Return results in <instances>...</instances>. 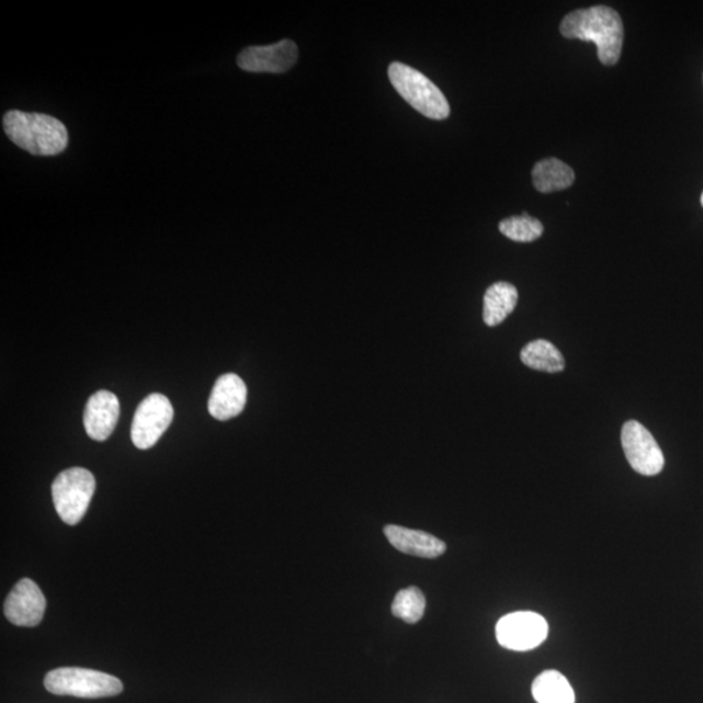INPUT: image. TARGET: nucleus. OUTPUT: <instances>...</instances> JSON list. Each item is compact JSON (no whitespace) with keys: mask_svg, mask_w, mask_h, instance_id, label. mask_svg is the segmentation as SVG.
<instances>
[{"mask_svg":"<svg viewBox=\"0 0 703 703\" xmlns=\"http://www.w3.org/2000/svg\"><path fill=\"white\" fill-rule=\"evenodd\" d=\"M121 416V402L117 396L110 392L95 393L88 400L83 412V424L92 440L103 442L109 440L116 428Z\"/></svg>","mask_w":703,"mask_h":703,"instance_id":"f8f14e48","label":"nucleus"},{"mask_svg":"<svg viewBox=\"0 0 703 703\" xmlns=\"http://www.w3.org/2000/svg\"><path fill=\"white\" fill-rule=\"evenodd\" d=\"M532 177L535 190L541 193L567 190L575 183L574 170L556 158L543 159L535 165Z\"/></svg>","mask_w":703,"mask_h":703,"instance_id":"2eb2a0df","label":"nucleus"},{"mask_svg":"<svg viewBox=\"0 0 703 703\" xmlns=\"http://www.w3.org/2000/svg\"><path fill=\"white\" fill-rule=\"evenodd\" d=\"M701 205L703 206V193H702V196H701Z\"/></svg>","mask_w":703,"mask_h":703,"instance_id":"aec40b11","label":"nucleus"},{"mask_svg":"<svg viewBox=\"0 0 703 703\" xmlns=\"http://www.w3.org/2000/svg\"><path fill=\"white\" fill-rule=\"evenodd\" d=\"M622 445L626 461L639 475L651 477L662 472L664 452L643 423L628 421L623 424Z\"/></svg>","mask_w":703,"mask_h":703,"instance_id":"6e6552de","label":"nucleus"},{"mask_svg":"<svg viewBox=\"0 0 703 703\" xmlns=\"http://www.w3.org/2000/svg\"><path fill=\"white\" fill-rule=\"evenodd\" d=\"M173 420V408L162 394H151L138 406L132 422V442L140 450H149L161 440Z\"/></svg>","mask_w":703,"mask_h":703,"instance_id":"423d86ee","label":"nucleus"},{"mask_svg":"<svg viewBox=\"0 0 703 703\" xmlns=\"http://www.w3.org/2000/svg\"><path fill=\"white\" fill-rule=\"evenodd\" d=\"M427 609V600L419 588L410 587L402 589L396 594L393 602V614L408 624H416L421 621Z\"/></svg>","mask_w":703,"mask_h":703,"instance_id":"a211bd4d","label":"nucleus"},{"mask_svg":"<svg viewBox=\"0 0 703 703\" xmlns=\"http://www.w3.org/2000/svg\"><path fill=\"white\" fill-rule=\"evenodd\" d=\"M532 693L538 703H575V692L569 681L558 671L549 670L534 680Z\"/></svg>","mask_w":703,"mask_h":703,"instance_id":"f3484780","label":"nucleus"},{"mask_svg":"<svg viewBox=\"0 0 703 703\" xmlns=\"http://www.w3.org/2000/svg\"><path fill=\"white\" fill-rule=\"evenodd\" d=\"M3 127L13 144L33 156H57L68 146L66 125L50 115L9 111Z\"/></svg>","mask_w":703,"mask_h":703,"instance_id":"f03ea898","label":"nucleus"},{"mask_svg":"<svg viewBox=\"0 0 703 703\" xmlns=\"http://www.w3.org/2000/svg\"><path fill=\"white\" fill-rule=\"evenodd\" d=\"M298 59V47L294 41L282 39L269 46H250L238 57L242 71L253 73H284Z\"/></svg>","mask_w":703,"mask_h":703,"instance_id":"1a4fd4ad","label":"nucleus"},{"mask_svg":"<svg viewBox=\"0 0 703 703\" xmlns=\"http://www.w3.org/2000/svg\"><path fill=\"white\" fill-rule=\"evenodd\" d=\"M560 33L568 39L594 42L604 66H615L621 59L624 26L621 15L611 7L594 5L568 13L562 21Z\"/></svg>","mask_w":703,"mask_h":703,"instance_id":"f257e3e1","label":"nucleus"},{"mask_svg":"<svg viewBox=\"0 0 703 703\" xmlns=\"http://www.w3.org/2000/svg\"><path fill=\"white\" fill-rule=\"evenodd\" d=\"M45 611L46 598L31 579L20 580L4 603L5 617L18 626H37Z\"/></svg>","mask_w":703,"mask_h":703,"instance_id":"9d476101","label":"nucleus"},{"mask_svg":"<svg viewBox=\"0 0 703 703\" xmlns=\"http://www.w3.org/2000/svg\"><path fill=\"white\" fill-rule=\"evenodd\" d=\"M95 491V478L88 469L71 468L55 478L52 494L55 510L68 525L79 524Z\"/></svg>","mask_w":703,"mask_h":703,"instance_id":"39448f33","label":"nucleus"},{"mask_svg":"<svg viewBox=\"0 0 703 703\" xmlns=\"http://www.w3.org/2000/svg\"><path fill=\"white\" fill-rule=\"evenodd\" d=\"M519 292L513 284L498 282L487 288L484 297V321L494 327L502 324L517 308Z\"/></svg>","mask_w":703,"mask_h":703,"instance_id":"4468645a","label":"nucleus"},{"mask_svg":"<svg viewBox=\"0 0 703 703\" xmlns=\"http://www.w3.org/2000/svg\"><path fill=\"white\" fill-rule=\"evenodd\" d=\"M248 388L239 375H222L213 387L207 408L214 419L227 421L238 417L247 406Z\"/></svg>","mask_w":703,"mask_h":703,"instance_id":"9b49d317","label":"nucleus"},{"mask_svg":"<svg viewBox=\"0 0 703 703\" xmlns=\"http://www.w3.org/2000/svg\"><path fill=\"white\" fill-rule=\"evenodd\" d=\"M499 231L513 241L532 242L541 238L543 225L538 219L532 218L524 212L519 217H510L500 222Z\"/></svg>","mask_w":703,"mask_h":703,"instance_id":"6ab92c4d","label":"nucleus"},{"mask_svg":"<svg viewBox=\"0 0 703 703\" xmlns=\"http://www.w3.org/2000/svg\"><path fill=\"white\" fill-rule=\"evenodd\" d=\"M548 635L546 619L532 611L512 612L497 624L500 645L513 651H528L538 647Z\"/></svg>","mask_w":703,"mask_h":703,"instance_id":"0eeeda50","label":"nucleus"},{"mask_svg":"<svg viewBox=\"0 0 703 703\" xmlns=\"http://www.w3.org/2000/svg\"><path fill=\"white\" fill-rule=\"evenodd\" d=\"M45 688L57 695L79 699L114 698L123 692V683L113 674L80 667H61L46 674Z\"/></svg>","mask_w":703,"mask_h":703,"instance_id":"20e7f679","label":"nucleus"},{"mask_svg":"<svg viewBox=\"0 0 703 703\" xmlns=\"http://www.w3.org/2000/svg\"><path fill=\"white\" fill-rule=\"evenodd\" d=\"M521 361L533 371L560 373L566 367L562 352L548 340L538 339L526 344L520 354Z\"/></svg>","mask_w":703,"mask_h":703,"instance_id":"dca6fc26","label":"nucleus"},{"mask_svg":"<svg viewBox=\"0 0 703 703\" xmlns=\"http://www.w3.org/2000/svg\"><path fill=\"white\" fill-rule=\"evenodd\" d=\"M385 535L389 543L399 552L419 558L434 559L445 553V543L427 532L412 531V529L387 525Z\"/></svg>","mask_w":703,"mask_h":703,"instance_id":"ddd939ff","label":"nucleus"},{"mask_svg":"<svg viewBox=\"0 0 703 703\" xmlns=\"http://www.w3.org/2000/svg\"><path fill=\"white\" fill-rule=\"evenodd\" d=\"M388 79L402 100L423 116L433 121H444L450 116V103L442 90L417 69L394 61L388 67Z\"/></svg>","mask_w":703,"mask_h":703,"instance_id":"7ed1b4c3","label":"nucleus"}]
</instances>
